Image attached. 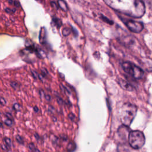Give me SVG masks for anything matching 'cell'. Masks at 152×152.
<instances>
[{
    "mask_svg": "<svg viewBox=\"0 0 152 152\" xmlns=\"http://www.w3.org/2000/svg\"><path fill=\"white\" fill-rule=\"evenodd\" d=\"M112 9L128 16L140 18L144 16L146 7L143 0H103Z\"/></svg>",
    "mask_w": 152,
    "mask_h": 152,
    "instance_id": "obj_1",
    "label": "cell"
},
{
    "mask_svg": "<svg viewBox=\"0 0 152 152\" xmlns=\"http://www.w3.org/2000/svg\"><path fill=\"white\" fill-rule=\"evenodd\" d=\"M137 111L136 106L129 103H125L121 107L120 111V118L124 126L128 127L134 120Z\"/></svg>",
    "mask_w": 152,
    "mask_h": 152,
    "instance_id": "obj_2",
    "label": "cell"
},
{
    "mask_svg": "<svg viewBox=\"0 0 152 152\" xmlns=\"http://www.w3.org/2000/svg\"><path fill=\"white\" fill-rule=\"evenodd\" d=\"M128 142L133 148L139 149L141 148L145 143L144 134L138 130L131 131L128 134Z\"/></svg>",
    "mask_w": 152,
    "mask_h": 152,
    "instance_id": "obj_3",
    "label": "cell"
},
{
    "mask_svg": "<svg viewBox=\"0 0 152 152\" xmlns=\"http://www.w3.org/2000/svg\"><path fill=\"white\" fill-rule=\"evenodd\" d=\"M121 66L123 70L128 74L136 79H141L144 77V73L135 64L130 62H124L121 64Z\"/></svg>",
    "mask_w": 152,
    "mask_h": 152,
    "instance_id": "obj_4",
    "label": "cell"
},
{
    "mask_svg": "<svg viewBox=\"0 0 152 152\" xmlns=\"http://www.w3.org/2000/svg\"><path fill=\"white\" fill-rule=\"evenodd\" d=\"M125 24L130 31L134 33H140L144 28L142 23L134 20H127Z\"/></svg>",
    "mask_w": 152,
    "mask_h": 152,
    "instance_id": "obj_5",
    "label": "cell"
},
{
    "mask_svg": "<svg viewBox=\"0 0 152 152\" xmlns=\"http://www.w3.org/2000/svg\"><path fill=\"white\" fill-rule=\"evenodd\" d=\"M119 84L121 86V88L126 90L128 91H133V86L130 84L128 82H127L125 80H124L122 79H120L119 81Z\"/></svg>",
    "mask_w": 152,
    "mask_h": 152,
    "instance_id": "obj_6",
    "label": "cell"
},
{
    "mask_svg": "<svg viewBox=\"0 0 152 152\" xmlns=\"http://www.w3.org/2000/svg\"><path fill=\"white\" fill-rule=\"evenodd\" d=\"M45 34H46V32L44 28H42L41 29V31L40 32V37H39V39H40V42L41 43H44L45 40H46V36H45Z\"/></svg>",
    "mask_w": 152,
    "mask_h": 152,
    "instance_id": "obj_7",
    "label": "cell"
},
{
    "mask_svg": "<svg viewBox=\"0 0 152 152\" xmlns=\"http://www.w3.org/2000/svg\"><path fill=\"white\" fill-rule=\"evenodd\" d=\"M58 4L59 7L64 11H67L68 10V7L66 4V3L65 2L64 0H58Z\"/></svg>",
    "mask_w": 152,
    "mask_h": 152,
    "instance_id": "obj_8",
    "label": "cell"
},
{
    "mask_svg": "<svg viewBox=\"0 0 152 152\" xmlns=\"http://www.w3.org/2000/svg\"><path fill=\"white\" fill-rule=\"evenodd\" d=\"M4 145L7 147V148L8 149L11 146V140L10 139L5 137L4 139Z\"/></svg>",
    "mask_w": 152,
    "mask_h": 152,
    "instance_id": "obj_9",
    "label": "cell"
},
{
    "mask_svg": "<svg viewBox=\"0 0 152 152\" xmlns=\"http://www.w3.org/2000/svg\"><path fill=\"white\" fill-rule=\"evenodd\" d=\"M29 148L32 152H40L38 149H37L35 146V144L32 143H30L29 144Z\"/></svg>",
    "mask_w": 152,
    "mask_h": 152,
    "instance_id": "obj_10",
    "label": "cell"
},
{
    "mask_svg": "<svg viewBox=\"0 0 152 152\" xmlns=\"http://www.w3.org/2000/svg\"><path fill=\"white\" fill-rule=\"evenodd\" d=\"M16 141H17L19 144H24V140H23V139L22 138V137H21V136H19V135L16 136Z\"/></svg>",
    "mask_w": 152,
    "mask_h": 152,
    "instance_id": "obj_11",
    "label": "cell"
},
{
    "mask_svg": "<svg viewBox=\"0 0 152 152\" xmlns=\"http://www.w3.org/2000/svg\"><path fill=\"white\" fill-rule=\"evenodd\" d=\"M53 21L55 23V24L57 26L58 28H60L61 27V26L62 25V23H61V20L57 18H53Z\"/></svg>",
    "mask_w": 152,
    "mask_h": 152,
    "instance_id": "obj_12",
    "label": "cell"
},
{
    "mask_svg": "<svg viewBox=\"0 0 152 152\" xmlns=\"http://www.w3.org/2000/svg\"><path fill=\"white\" fill-rule=\"evenodd\" d=\"M11 86L14 89H18L20 88V85L16 81H12L11 83Z\"/></svg>",
    "mask_w": 152,
    "mask_h": 152,
    "instance_id": "obj_13",
    "label": "cell"
},
{
    "mask_svg": "<svg viewBox=\"0 0 152 152\" xmlns=\"http://www.w3.org/2000/svg\"><path fill=\"white\" fill-rule=\"evenodd\" d=\"M75 147H76V146H75L74 143H69V144L67 147V150L69 151H72L75 149Z\"/></svg>",
    "mask_w": 152,
    "mask_h": 152,
    "instance_id": "obj_14",
    "label": "cell"
},
{
    "mask_svg": "<svg viewBox=\"0 0 152 152\" xmlns=\"http://www.w3.org/2000/svg\"><path fill=\"white\" fill-rule=\"evenodd\" d=\"M4 123L7 126H9V127H11L13 125V121L12 119H9V118H7L6 120H4Z\"/></svg>",
    "mask_w": 152,
    "mask_h": 152,
    "instance_id": "obj_15",
    "label": "cell"
},
{
    "mask_svg": "<svg viewBox=\"0 0 152 152\" xmlns=\"http://www.w3.org/2000/svg\"><path fill=\"white\" fill-rule=\"evenodd\" d=\"M70 33V30L69 28H64L62 30V35L65 36H68Z\"/></svg>",
    "mask_w": 152,
    "mask_h": 152,
    "instance_id": "obj_16",
    "label": "cell"
},
{
    "mask_svg": "<svg viewBox=\"0 0 152 152\" xmlns=\"http://www.w3.org/2000/svg\"><path fill=\"white\" fill-rule=\"evenodd\" d=\"M20 108H21V106L18 103H16L13 105V109H14V110H15L16 111H19L20 110Z\"/></svg>",
    "mask_w": 152,
    "mask_h": 152,
    "instance_id": "obj_17",
    "label": "cell"
},
{
    "mask_svg": "<svg viewBox=\"0 0 152 152\" xmlns=\"http://www.w3.org/2000/svg\"><path fill=\"white\" fill-rule=\"evenodd\" d=\"M31 72H32V74L33 77L35 79H38V78H39V74H37V73L36 71L32 70Z\"/></svg>",
    "mask_w": 152,
    "mask_h": 152,
    "instance_id": "obj_18",
    "label": "cell"
},
{
    "mask_svg": "<svg viewBox=\"0 0 152 152\" xmlns=\"http://www.w3.org/2000/svg\"><path fill=\"white\" fill-rule=\"evenodd\" d=\"M41 73H42V75L43 76H47L48 74V71H47V70L45 68H43L41 70Z\"/></svg>",
    "mask_w": 152,
    "mask_h": 152,
    "instance_id": "obj_19",
    "label": "cell"
},
{
    "mask_svg": "<svg viewBox=\"0 0 152 152\" xmlns=\"http://www.w3.org/2000/svg\"><path fill=\"white\" fill-rule=\"evenodd\" d=\"M0 103L3 105H6L7 103V102L6 99L4 98H0Z\"/></svg>",
    "mask_w": 152,
    "mask_h": 152,
    "instance_id": "obj_20",
    "label": "cell"
},
{
    "mask_svg": "<svg viewBox=\"0 0 152 152\" xmlns=\"http://www.w3.org/2000/svg\"><path fill=\"white\" fill-rule=\"evenodd\" d=\"M6 11L7 13H14V12L16 11V10H15V9H13V10H11V9H10V8H7L6 9Z\"/></svg>",
    "mask_w": 152,
    "mask_h": 152,
    "instance_id": "obj_21",
    "label": "cell"
},
{
    "mask_svg": "<svg viewBox=\"0 0 152 152\" xmlns=\"http://www.w3.org/2000/svg\"><path fill=\"white\" fill-rule=\"evenodd\" d=\"M6 116L7 117V118H9V119H13V117H12V115H11L10 114H9V113H6Z\"/></svg>",
    "mask_w": 152,
    "mask_h": 152,
    "instance_id": "obj_22",
    "label": "cell"
},
{
    "mask_svg": "<svg viewBox=\"0 0 152 152\" xmlns=\"http://www.w3.org/2000/svg\"><path fill=\"white\" fill-rule=\"evenodd\" d=\"M33 111L35 112H39V108H38V107H37L36 106H34L33 107Z\"/></svg>",
    "mask_w": 152,
    "mask_h": 152,
    "instance_id": "obj_23",
    "label": "cell"
},
{
    "mask_svg": "<svg viewBox=\"0 0 152 152\" xmlns=\"http://www.w3.org/2000/svg\"><path fill=\"white\" fill-rule=\"evenodd\" d=\"M45 99L48 101H49L51 100V96L49 95H45Z\"/></svg>",
    "mask_w": 152,
    "mask_h": 152,
    "instance_id": "obj_24",
    "label": "cell"
},
{
    "mask_svg": "<svg viewBox=\"0 0 152 152\" xmlns=\"http://www.w3.org/2000/svg\"><path fill=\"white\" fill-rule=\"evenodd\" d=\"M35 137H36V140H39V139H40V137H39V135H37V134H35Z\"/></svg>",
    "mask_w": 152,
    "mask_h": 152,
    "instance_id": "obj_25",
    "label": "cell"
},
{
    "mask_svg": "<svg viewBox=\"0 0 152 152\" xmlns=\"http://www.w3.org/2000/svg\"><path fill=\"white\" fill-rule=\"evenodd\" d=\"M14 4H15V6H16V7H18L19 5H20L19 3H18V2H17V1H15V2H14Z\"/></svg>",
    "mask_w": 152,
    "mask_h": 152,
    "instance_id": "obj_26",
    "label": "cell"
},
{
    "mask_svg": "<svg viewBox=\"0 0 152 152\" xmlns=\"http://www.w3.org/2000/svg\"><path fill=\"white\" fill-rule=\"evenodd\" d=\"M3 127V124L1 122H0V127Z\"/></svg>",
    "mask_w": 152,
    "mask_h": 152,
    "instance_id": "obj_27",
    "label": "cell"
},
{
    "mask_svg": "<svg viewBox=\"0 0 152 152\" xmlns=\"http://www.w3.org/2000/svg\"><path fill=\"white\" fill-rule=\"evenodd\" d=\"M0 116H1V112H0Z\"/></svg>",
    "mask_w": 152,
    "mask_h": 152,
    "instance_id": "obj_28",
    "label": "cell"
}]
</instances>
